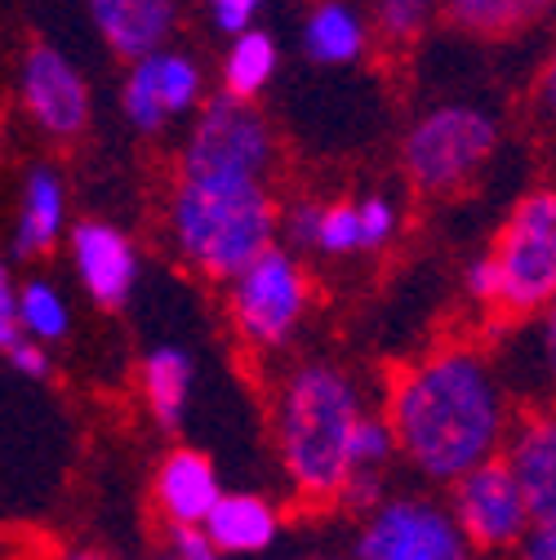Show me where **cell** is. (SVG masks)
Here are the masks:
<instances>
[{"label":"cell","mask_w":556,"mask_h":560,"mask_svg":"<svg viewBox=\"0 0 556 560\" xmlns=\"http://www.w3.org/2000/svg\"><path fill=\"white\" fill-rule=\"evenodd\" d=\"M396 205L387 196H366L361 200V228H366V254L374 249H387L392 236H396Z\"/></svg>","instance_id":"obj_27"},{"label":"cell","mask_w":556,"mask_h":560,"mask_svg":"<svg viewBox=\"0 0 556 560\" xmlns=\"http://www.w3.org/2000/svg\"><path fill=\"white\" fill-rule=\"evenodd\" d=\"M143 405L152 413V423L161 432H178L183 418H187V405H192V387H196V365H192V352L178 342H161L143 357Z\"/></svg>","instance_id":"obj_17"},{"label":"cell","mask_w":556,"mask_h":560,"mask_svg":"<svg viewBox=\"0 0 556 560\" xmlns=\"http://www.w3.org/2000/svg\"><path fill=\"white\" fill-rule=\"evenodd\" d=\"M303 560H343V556H303Z\"/></svg>","instance_id":"obj_36"},{"label":"cell","mask_w":556,"mask_h":560,"mask_svg":"<svg viewBox=\"0 0 556 560\" xmlns=\"http://www.w3.org/2000/svg\"><path fill=\"white\" fill-rule=\"evenodd\" d=\"M276 156L267 116L236 94H215L196 112V125L183 143L178 178H241L263 183Z\"/></svg>","instance_id":"obj_6"},{"label":"cell","mask_w":556,"mask_h":560,"mask_svg":"<svg viewBox=\"0 0 556 560\" xmlns=\"http://www.w3.org/2000/svg\"><path fill=\"white\" fill-rule=\"evenodd\" d=\"M281 529H286L281 503L254 494V489H228L200 534L219 551H228L232 560H250V556H263L281 542Z\"/></svg>","instance_id":"obj_15"},{"label":"cell","mask_w":556,"mask_h":560,"mask_svg":"<svg viewBox=\"0 0 556 560\" xmlns=\"http://www.w3.org/2000/svg\"><path fill=\"white\" fill-rule=\"evenodd\" d=\"M308 271L303 262L271 245L263 258H254L232 285H228V320L236 329V338L254 352H276L286 347L308 312Z\"/></svg>","instance_id":"obj_8"},{"label":"cell","mask_w":556,"mask_h":560,"mask_svg":"<svg viewBox=\"0 0 556 560\" xmlns=\"http://www.w3.org/2000/svg\"><path fill=\"white\" fill-rule=\"evenodd\" d=\"M316 219H321V200H299L281 223H286V232H290V241H294L299 249H312V241H316Z\"/></svg>","instance_id":"obj_32"},{"label":"cell","mask_w":556,"mask_h":560,"mask_svg":"<svg viewBox=\"0 0 556 560\" xmlns=\"http://www.w3.org/2000/svg\"><path fill=\"white\" fill-rule=\"evenodd\" d=\"M157 560H174V556H170V551H165V556H157Z\"/></svg>","instance_id":"obj_37"},{"label":"cell","mask_w":556,"mask_h":560,"mask_svg":"<svg viewBox=\"0 0 556 560\" xmlns=\"http://www.w3.org/2000/svg\"><path fill=\"white\" fill-rule=\"evenodd\" d=\"M538 365L547 378V392L556 400V299L547 303V312L538 316Z\"/></svg>","instance_id":"obj_30"},{"label":"cell","mask_w":556,"mask_h":560,"mask_svg":"<svg viewBox=\"0 0 556 560\" xmlns=\"http://www.w3.org/2000/svg\"><path fill=\"white\" fill-rule=\"evenodd\" d=\"M437 14V0H379V27L392 40H414Z\"/></svg>","instance_id":"obj_25"},{"label":"cell","mask_w":556,"mask_h":560,"mask_svg":"<svg viewBox=\"0 0 556 560\" xmlns=\"http://www.w3.org/2000/svg\"><path fill=\"white\" fill-rule=\"evenodd\" d=\"M538 107L556 125V54L543 62V72H538Z\"/></svg>","instance_id":"obj_34"},{"label":"cell","mask_w":556,"mask_h":560,"mask_svg":"<svg viewBox=\"0 0 556 560\" xmlns=\"http://www.w3.org/2000/svg\"><path fill=\"white\" fill-rule=\"evenodd\" d=\"M62 219H67V187L62 174L54 165H32L23 174V191H19V223H14V254H49L54 241L62 236Z\"/></svg>","instance_id":"obj_16"},{"label":"cell","mask_w":556,"mask_h":560,"mask_svg":"<svg viewBox=\"0 0 556 560\" xmlns=\"http://www.w3.org/2000/svg\"><path fill=\"white\" fill-rule=\"evenodd\" d=\"M19 325L36 342H62L72 334V307L49 285V280H23L19 285Z\"/></svg>","instance_id":"obj_21"},{"label":"cell","mask_w":556,"mask_h":560,"mask_svg":"<svg viewBox=\"0 0 556 560\" xmlns=\"http://www.w3.org/2000/svg\"><path fill=\"white\" fill-rule=\"evenodd\" d=\"M5 365L14 370V374H23V378H45L54 365H49V352H45V342H36V338H23L14 352L5 357Z\"/></svg>","instance_id":"obj_31"},{"label":"cell","mask_w":556,"mask_h":560,"mask_svg":"<svg viewBox=\"0 0 556 560\" xmlns=\"http://www.w3.org/2000/svg\"><path fill=\"white\" fill-rule=\"evenodd\" d=\"M495 262L503 276L495 316H543L556 299V187H534L512 205Z\"/></svg>","instance_id":"obj_5"},{"label":"cell","mask_w":556,"mask_h":560,"mask_svg":"<svg viewBox=\"0 0 556 560\" xmlns=\"http://www.w3.org/2000/svg\"><path fill=\"white\" fill-rule=\"evenodd\" d=\"M99 36L129 67L165 49L178 27V0H85Z\"/></svg>","instance_id":"obj_14"},{"label":"cell","mask_w":556,"mask_h":560,"mask_svg":"<svg viewBox=\"0 0 556 560\" xmlns=\"http://www.w3.org/2000/svg\"><path fill=\"white\" fill-rule=\"evenodd\" d=\"M517 560H556V521L534 525V534L525 538V547L517 551Z\"/></svg>","instance_id":"obj_33"},{"label":"cell","mask_w":556,"mask_h":560,"mask_svg":"<svg viewBox=\"0 0 556 560\" xmlns=\"http://www.w3.org/2000/svg\"><path fill=\"white\" fill-rule=\"evenodd\" d=\"M170 241L187 267L232 280L276 245V200L263 183L241 178H178L170 191Z\"/></svg>","instance_id":"obj_3"},{"label":"cell","mask_w":556,"mask_h":560,"mask_svg":"<svg viewBox=\"0 0 556 560\" xmlns=\"http://www.w3.org/2000/svg\"><path fill=\"white\" fill-rule=\"evenodd\" d=\"M223 480L219 467L210 463V454L200 450H170L157 463L152 476V508L165 521L170 534L178 529H205V521L215 516V508L223 503Z\"/></svg>","instance_id":"obj_12"},{"label":"cell","mask_w":556,"mask_h":560,"mask_svg":"<svg viewBox=\"0 0 556 560\" xmlns=\"http://www.w3.org/2000/svg\"><path fill=\"white\" fill-rule=\"evenodd\" d=\"M276 62H281V49L276 40L258 27H250L245 36H236L228 45V58H223V94H236V98H250L263 94L276 77Z\"/></svg>","instance_id":"obj_20"},{"label":"cell","mask_w":556,"mask_h":560,"mask_svg":"<svg viewBox=\"0 0 556 560\" xmlns=\"http://www.w3.org/2000/svg\"><path fill=\"white\" fill-rule=\"evenodd\" d=\"M383 413L396 432L401 463L441 489L503 458L517 409L495 361L450 342L392 374Z\"/></svg>","instance_id":"obj_1"},{"label":"cell","mask_w":556,"mask_h":560,"mask_svg":"<svg viewBox=\"0 0 556 560\" xmlns=\"http://www.w3.org/2000/svg\"><path fill=\"white\" fill-rule=\"evenodd\" d=\"M463 290H467V299H472V303H480L485 312H499L503 276H499L495 254H480V258H472V262H467V271H463Z\"/></svg>","instance_id":"obj_26"},{"label":"cell","mask_w":556,"mask_h":560,"mask_svg":"<svg viewBox=\"0 0 556 560\" xmlns=\"http://www.w3.org/2000/svg\"><path fill=\"white\" fill-rule=\"evenodd\" d=\"M556 10V0H445V19L472 36H512Z\"/></svg>","instance_id":"obj_19"},{"label":"cell","mask_w":556,"mask_h":560,"mask_svg":"<svg viewBox=\"0 0 556 560\" xmlns=\"http://www.w3.org/2000/svg\"><path fill=\"white\" fill-rule=\"evenodd\" d=\"M361 383L334 361H299L271 396L276 463L299 508H343L357 471V432L366 423Z\"/></svg>","instance_id":"obj_2"},{"label":"cell","mask_w":556,"mask_h":560,"mask_svg":"<svg viewBox=\"0 0 556 560\" xmlns=\"http://www.w3.org/2000/svg\"><path fill=\"white\" fill-rule=\"evenodd\" d=\"M120 112L125 120L138 129V133H157L170 125V112L161 103V90H157V77H152V62H134L129 67V77L120 85Z\"/></svg>","instance_id":"obj_23"},{"label":"cell","mask_w":556,"mask_h":560,"mask_svg":"<svg viewBox=\"0 0 556 560\" xmlns=\"http://www.w3.org/2000/svg\"><path fill=\"white\" fill-rule=\"evenodd\" d=\"M205 5H210L215 27L236 40V36H245V32L254 27V14H258L263 0H205Z\"/></svg>","instance_id":"obj_28"},{"label":"cell","mask_w":556,"mask_h":560,"mask_svg":"<svg viewBox=\"0 0 556 560\" xmlns=\"http://www.w3.org/2000/svg\"><path fill=\"white\" fill-rule=\"evenodd\" d=\"M499 148V120L472 103L432 107L405 129L401 165L419 191H454L463 187Z\"/></svg>","instance_id":"obj_4"},{"label":"cell","mask_w":556,"mask_h":560,"mask_svg":"<svg viewBox=\"0 0 556 560\" xmlns=\"http://www.w3.org/2000/svg\"><path fill=\"white\" fill-rule=\"evenodd\" d=\"M19 98H23L27 120L40 133L58 138V143L77 138L90 125V90H85L81 67L54 45H32L23 54Z\"/></svg>","instance_id":"obj_10"},{"label":"cell","mask_w":556,"mask_h":560,"mask_svg":"<svg viewBox=\"0 0 556 560\" xmlns=\"http://www.w3.org/2000/svg\"><path fill=\"white\" fill-rule=\"evenodd\" d=\"M503 463L521 485L534 525L556 521V400L552 396L517 409L512 436L503 445Z\"/></svg>","instance_id":"obj_11"},{"label":"cell","mask_w":556,"mask_h":560,"mask_svg":"<svg viewBox=\"0 0 556 560\" xmlns=\"http://www.w3.org/2000/svg\"><path fill=\"white\" fill-rule=\"evenodd\" d=\"M54 560H116L112 551H99V547H72V551H58Z\"/></svg>","instance_id":"obj_35"},{"label":"cell","mask_w":556,"mask_h":560,"mask_svg":"<svg viewBox=\"0 0 556 560\" xmlns=\"http://www.w3.org/2000/svg\"><path fill=\"white\" fill-rule=\"evenodd\" d=\"M165 551H170L174 560H232L228 551H219L200 529H178V534H170V547H165Z\"/></svg>","instance_id":"obj_29"},{"label":"cell","mask_w":556,"mask_h":560,"mask_svg":"<svg viewBox=\"0 0 556 560\" xmlns=\"http://www.w3.org/2000/svg\"><path fill=\"white\" fill-rule=\"evenodd\" d=\"M316 254H366V228H361V200H329L316 219Z\"/></svg>","instance_id":"obj_24"},{"label":"cell","mask_w":556,"mask_h":560,"mask_svg":"<svg viewBox=\"0 0 556 560\" xmlns=\"http://www.w3.org/2000/svg\"><path fill=\"white\" fill-rule=\"evenodd\" d=\"M72 267L81 276L85 294L99 307H120L129 303L134 285H138V249L134 241L103 223V219H85L72 228Z\"/></svg>","instance_id":"obj_13"},{"label":"cell","mask_w":556,"mask_h":560,"mask_svg":"<svg viewBox=\"0 0 556 560\" xmlns=\"http://www.w3.org/2000/svg\"><path fill=\"white\" fill-rule=\"evenodd\" d=\"M366 49V19L347 0H321L303 23V54L325 67H343Z\"/></svg>","instance_id":"obj_18"},{"label":"cell","mask_w":556,"mask_h":560,"mask_svg":"<svg viewBox=\"0 0 556 560\" xmlns=\"http://www.w3.org/2000/svg\"><path fill=\"white\" fill-rule=\"evenodd\" d=\"M148 62H152V77H157V90H161V103H165L170 120L183 116V112H192V107L200 103L205 77H200V67H196L187 54L161 49V54H152Z\"/></svg>","instance_id":"obj_22"},{"label":"cell","mask_w":556,"mask_h":560,"mask_svg":"<svg viewBox=\"0 0 556 560\" xmlns=\"http://www.w3.org/2000/svg\"><path fill=\"white\" fill-rule=\"evenodd\" d=\"M352 560H480L437 494H387L357 521Z\"/></svg>","instance_id":"obj_7"},{"label":"cell","mask_w":556,"mask_h":560,"mask_svg":"<svg viewBox=\"0 0 556 560\" xmlns=\"http://www.w3.org/2000/svg\"><path fill=\"white\" fill-rule=\"evenodd\" d=\"M445 494H450L445 503L476 556L517 560V551L534 534V512L503 458H495L490 467H476L454 489H445Z\"/></svg>","instance_id":"obj_9"}]
</instances>
